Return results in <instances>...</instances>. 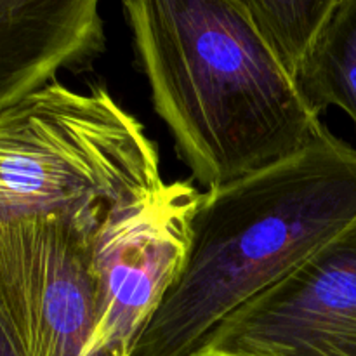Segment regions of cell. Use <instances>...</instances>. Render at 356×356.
<instances>
[{
  "instance_id": "cell-9",
  "label": "cell",
  "mask_w": 356,
  "mask_h": 356,
  "mask_svg": "<svg viewBox=\"0 0 356 356\" xmlns=\"http://www.w3.org/2000/svg\"><path fill=\"white\" fill-rule=\"evenodd\" d=\"M257 33L298 80L336 0H243Z\"/></svg>"
},
{
  "instance_id": "cell-7",
  "label": "cell",
  "mask_w": 356,
  "mask_h": 356,
  "mask_svg": "<svg viewBox=\"0 0 356 356\" xmlns=\"http://www.w3.org/2000/svg\"><path fill=\"white\" fill-rule=\"evenodd\" d=\"M96 0H0V113L104 51Z\"/></svg>"
},
{
  "instance_id": "cell-10",
  "label": "cell",
  "mask_w": 356,
  "mask_h": 356,
  "mask_svg": "<svg viewBox=\"0 0 356 356\" xmlns=\"http://www.w3.org/2000/svg\"><path fill=\"white\" fill-rule=\"evenodd\" d=\"M0 356H26L2 312H0Z\"/></svg>"
},
{
  "instance_id": "cell-3",
  "label": "cell",
  "mask_w": 356,
  "mask_h": 356,
  "mask_svg": "<svg viewBox=\"0 0 356 356\" xmlns=\"http://www.w3.org/2000/svg\"><path fill=\"white\" fill-rule=\"evenodd\" d=\"M156 145L103 86L47 83L0 113V214L97 229L163 186Z\"/></svg>"
},
{
  "instance_id": "cell-2",
  "label": "cell",
  "mask_w": 356,
  "mask_h": 356,
  "mask_svg": "<svg viewBox=\"0 0 356 356\" xmlns=\"http://www.w3.org/2000/svg\"><path fill=\"white\" fill-rule=\"evenodd\" d=\"M355 218L356 149L327 127L298 155L204 191L186 263L132 356H191Z\"/></svg>"
},
{
  "instance_id": "cell-8",
  "label": "cell",
  "mask_w": 356,
  "mask_h": 356,
  "mask_svg": "<svg viewBox=\"0 0 356 356\" xmlns=\"http://www.w3.org/2000/svg\"><path fill=\"white\" fill-rule=\"evenodd\" d=\"M298 82L316 113L339 108L356 131V0H336Z\"/></svg>"
},
{
  "instance_id": "cell-5",
  "label": "cell",
  "mask_w": 356,
  "mask_h": 356,
  "mask_svg": "<svg viewBox=\"0 0 356 356\" xmlns=\"http://www.w3.org/2000/svg\"><path fill=\"white\" fill-rule=\"evenodd\" d=\"M200 198L190 181L163 183L97 228L92 240L97 316L86 356H132L186 263Z\"/></svg>"
},
{
  "instance_id": "cell-1",
  "label": "cell",
  "mask_w": 356,
  "mask_h": 356,
  "mask_svg": "<svg viewBox=\"0 0 356 356\" xmlns=\"http://www.w3.org/2000/svg\"><path fill=\"white\" fill-rule=\"evenodd\" d=\"M159 117L207 190L287 160L325 125L243 0L124 2Z\"/></svg>"
},
{
  "instance_id": "cell-6",
  "label": "cell",
  "mask_w": 356,
  "mask_h": 356,
  "mask_svg": "<svg viewBox=\"0 0 356 356\" xmlns=\"http://www.w3.org/2000/svg\"><path fill=\"white\" fill-rule=\"evenodd\" d=\"M191 356H356V218Z\"/></svg>"
},
{
  "instance_id": "cell-4",
  "label": "cell",
  "mask_w": 356,
  "mask_h": 356,
  "mask_svg": "<svg viewBox=\"0 0 356 356\" xmlns=\"http://www.w3.org/2000/svg\"><path fill=\"white\" fill-rule=\"evenodd\" d=\"M65 214H0V312L26 356H86L97 316L92 240Z\"/></svg>"
}]
</instances>
